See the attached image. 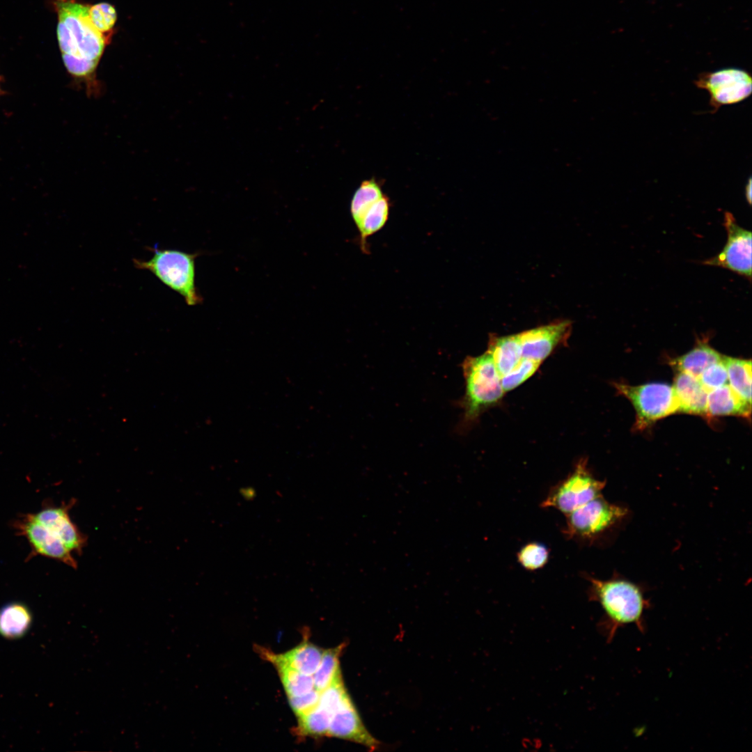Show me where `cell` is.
<instances>
[{"label": "cell", "mask_w": 752, "mask_h": 752, "mask_svg": "<svg viewBox=\"0 0 752 752\" xmlns=\"http://www.w3.org/2000/svg\"><path fill=\"white\" fill-rule=\"evenodd\" d=\"M58 15L57 38L67 72L86 95L97 97L102 91L97 70L109 43L93 25L90 4L78 0H54Z\"/></svg>", "instance_id": "obj_1"}, {"label": "cell", "mask_w": 752, "mask_h": 752, "mask_svg": "<svg viewBox=\"0 0 752 752\" xmlns=\"http://www.w3.org/2000/svg\"><path fill=\"white\" fill-rule=\"evenodd\" d=\"M75 501L61 506L45 504L40 510L21 515L12 522L17 535L24 536L31 547L29 558L41 556L61 561L76 569L72 554H81L87 542L70 517Z\"/></svg>", "instance_id": "obj_2"}, {"label": "cell", "mask_w": 752, "mask_h": 752, "mask_svg": "<svg viewBox=\"0 0 752 752\" xmlns=\"http://www.w3.org/2000/svg\"><path fill=\"white\" fill-rule=\"evenodd\" d=\"M588 579L590 600L600 603L604 611L599 625L607 642L627 625H634L641 632H645L644 613L650 604L638 586L624 579Z\"/></svg>", "instance_id": "obj_3"}, {"label": "cell", "mask_w": 752, "mask_h": 752, "mask_svg": "<svg viewBox=\"0 0 752 752\" xmlns=\"http://www.w3.org/2000/svg\"><path fill=\"white\" fill-rule=\"evenodd\" d=\"M462 370L465 379V393L461 401L464 409L462 425H468L486 407L497 402L505 392L501 377L487 351L477 357H467Z\"/></svg>", "instance_id": "obj_4"}, {"label": "cell", "mask_w": 752, "mask_h": 752, "mask_svg": "<svg viewBox=\"0 0 752 752\" xmlns=\"http://www.w3.org/2000/svg\"><path fill=\"white\" fill-rule=\"evenodd\" d=\"M148 260L134 259V266L153 274L160 281L180 294L189 306L202 301L195 284V259L196 253L175 249L153 250Z\"/></svg>", "instance_id": "obj_5"}, {"label": "cell", "mask_w": 752, "mask_h": 752, "mask_svg": "<svg viewBox=\"0 0 752 752\" xmlns=\"http://www.w3.org/2000/svg\"><path fill=\"white\" fill-rule=\"evenodd\" d=\"M618 393L627 398L636 412V430H643L655 421L679 411L673 386L652 382L639 386L616 383Z\"/></svg>", "instance_id": "obj_6"}, {"label": "cell", "mask_w": 752, "mask_h": 752, "mask_svg": "<svg viewBox=\"0 0 752 752\" xmlns=\"http://www.w3.org/2000/svg\"><path fill=\"white\" fill-rule=\"evenodd\" d=\"M605 483L595 479L580 461L565 479L554 487L541 506L554 508L567 515L601 495Z\"/></svg>", "instance_id": "obj_7"}, {"label": "cell", "mask_w": 752, "mask_h": 752, "mask_svg": "<svg viewBox=\"0 0 752 752\" xmlns=\"http://www.w3.org/2000/svg\"><path fill=\"white\" fill-rule=\"evenodd\" d=\"M624 508L601 495L567 514L564 533L569 538L590 539L609 529L626 515Z\"/></svg>", "instance_id": "obj_8"}, {"label": "cell", "mask_w": 752, "mask_h": 752, "mask_svg": "<svg viewBox=\"0 0 752 752\" xmlns=\"http://www.w3.org/2000/svg\"><path fill=\"white\" fill-rule=\"evenodd\" d=\"M695 84L708 92L714 112L723 105L743 101L752 92L751 77L747 72L738 68H725L704 73L695 81Z\"/></svg>", "instance_id": "obj_9"}, {"label": "cell", "mask_w": 752, "mask_h": 752, "mask_svg": "<svg viewBox=\"0 0 752 752\" xmlns=\"http://www.w3.org/2000/svg\"><path fill=\"white\" fill-rule=\"evenodd\" d=\"M723 226L727 232V241L721 251L716 256L703 262V264L728 269L748 280L751 279L752 234L736 221L734 216L725 212Z\"/></svg>", "instance_id": "obj_10"}, {"label": "cell", "mask_w": 752, "mask_h": 752, "mask_svg": "<svg viewBox=\"0 0 752 752\" xmlns=\"http://www.w3.org/2000/svg\"><path fill=\"white\" fill-rule=\"evenodd\" d=\"M571 331L569 320H558L519 333L522 357L542 363L567 340Z\"/></svg>", "instance_id": "obj_11"}, {"label": "cell", "mask_w": 752, "mask_h": 752, "mask_svg": "<svg viewBox=\"0 0 752 752\" xmlns=\"http://www.w3.org/2000/svg\"><path fill=\"white\" fill-rule=\"evenodd\" d=\"M327 736L354 742L370 750L379 746L378 740L364 726L348 694L332 715Z\"/></svg>", "instance_id": "obj_12"}, {"label": "cell", "mask_w": 752, "mask_h": 752, "mask_svg": "<svg viewBox=\"0 0 752 752\" xmlns=\"http://www.w3.org/2000/svg\"><path fill=\"white\" fill-rule=\"evenodd\" d=\"M673 387L678 401V412L707 416L708 391L698 377L686 373L677 372Z\"/></svg>", "instance_id": "obj_13"}, {"label": "cell", "mask_w": 752, "mask_h": 752, "mask_svg": "<svg viewBox=\"0 0 752 752\" xmlns=\"http://www.w3.org/2000/svg\"><path fill=\"white\" fill-rule=\"evenodd\" d=\"M487 352L501 377L509 373L523 357L518 334L501 336L491 335Z\"/></svg>", "instance_id": "obj_14"}, {"label": "cell", "mask_w": 752, "mask_h": 752, "mask_svg": "<svg viewBox=\"0 0 752 752\" xmlns=\"http://www.w3.org/2000/svg\"><path fill=\"white\" fill-rule=\"evenodd\" d=\"M751 405L742 400L728 384L707 393V417L735 415L750 418Z\"/></svg>", "instance_id": "obj_15"}, {"label": "cell", "mask_w": 752, "mask_h": 752, "mask_svg": "<svg viewBox=\"0 0 752 752\" xmlns=\"http://www.w3.org/2000/svg\"><path fill=\"white\" fill-rule=\"evenodd\" d=\"M33 622L30 609L22 602H11L0 608V635L8 639L22 638Z\"/></svg>", "instance_id": "obj_16"}, {"label": "cell", "mask_w": 752, "mask_h": 752, "mask_svg": "<svg viewBox=\"0 0 752 752\" xmlns=\"http://www.w3.org/2000/svg\"><path fill=\"white\" fill-rule=\"evenodd\" d=\"M722 359L723 355L712 347L707 340H698L692 350L671 360V364L677 372L698 378L707 367Z\"/></svg>", "instance_id": "obj_17"}, {"label": "cell", "mask_w": 752, "mask_h": 752, "mask_svg": "<svg viewBox=\"0 0 752 752\" xmlns=\"http://www.w3.org/2000/svg\"><path fill=\"white\" fill-rule=\"evenodd\" d=\"M323 652L324 650L305 639L285 653L273 655L301 673L313 676L320 663Z\"/></svg>", "instance_id": "obj_18"}, {"label": "cell", "mask_w": 752, "mask_h": 752, "mask_svg": "<svg viewBox=\"0 0 752 752\" xmlns=\"http://www.w3.org/2000/svg\"><path fill=\"white\" fill-rule=\"evenodd\" d=\"M259 652L263 658L275 666L288 697L301 696L314 689L313 676L301 673L276 658L273 652L266 649L260 648Z\"/></svg>", "instance_id": "obj_19"}, {"label": "cell", "mask_w": 752, "mask_h": 752, "mask_svg": "<svg viewBox=\"0 0 752 752\" xmlns=\"http://www.w3.org/2000/svg\"><path fill=\"white\" fill-rule=\"evenodd\" d=\"M730 386L746 402L751 405V361L723 356Z\"/></svg>", "instance_id": "obj_20"}, {"label": "cell", "mask_w": 752, "mask_h": 752, "mask_svg": "<svg viewBox=\"0 0 752 752\" xmlns=\"http://www.w3.org/2000/svg\"><path fill=\"white\" fill-rule=\"evenodd\" d=\"M390 202L384 194L366 212L357 227L360 233L362 250L366 251V240L380 230L386 224L389 215Z\"/></svg>", "instance_id": "obj_21"}, {"label": "cell", "mask_w": 752, "mask_h": 752, "mask_svg": "<svg viewBox=\"0 0 752 752\" xmlns=\"http://www.w3.org/2000/svg\"><path fill=\"white\" fill-rule=\"evenodd\" d=\"M384 195L375 179L363 181L354 191L350 204L352 219L357 227L368 210Z\"/></svg>", "instance_id": "obj_22"}, {"label": "cell", "mask_w": 752, "mask_h": 752, "mask_svg": "<svg viewBox=\"0 0 752 752\" xmlns=\"http://www.w3.org/2000/svg\"><path fill=\"white\" fill-rule=\"evenodd\" d=\"M345 647V644L342 643L324 650L320 663L313 675L314 688L320 692L327 688L340 673V656Z\"/></svg>", "instance_id": "obj_23"}, {"label": "cell", "mask_w": 752, "mask_h": 752, "mask_svg": "<svg viewBox=\"0 0 752 752\" xmlns=\"http://www.w3.org/2000/svg\"><path fill=\"white\" fill-rule=\"evenodd\" d=\"M332 714L318 703L308 712L298 716L297 731L303 736H327Z\"/></svg>", "instance_id": "obj_24"}, {"label": "cell", "mask_w": 752, "mask_h": 752, "mask_svg": "<svg viewBox=\"0 0 752 752\" xmlns=\"http://www.w3.org/2000/svg\"><path fill=\"white\" fill-rule=\"evenodd\" d=\"M89 17L95 28L110 43L118 18L115 7L107 2L90 5Z\"/></svg>", "instance_id": "obj_25"}, {"label": "cell", "mask_w": 752, "mask_h": 752, "mask_svg": "<svg viewBox=\"0 0 752 752\" xmlns=\"http://www.w3.org/2000/svg\"><path fill=\"white\" fill-rule=\"evenodd\" d=\"M540 363L522 357L509 373L501 377V385L504 392L515 389L527 380L536 372Z\"/></svg>", "instance_id": "obj_26"}, {"label": "cell", "mask_w": 752, "mask_h": 752, "mask_svg": "<svg viewBox=\"0 0 752 752\" xmlns=\"http://www.w3.org/2000/svg\"><path fill=\"white\" fill-rule=\"evenodd\" d=\"M549 558L547 547L538 542L524 545L517 554L518 562L528 570H535L545 565Z\"/></svg>", "instance_id": "obj_27"}, {"label": "cell", "mask_w": 752, "mask_h": 752, "mask_svg": "<svg viewBox=\"0 0 752 752\" xmlns=\"http://www.w3.org/2000/svg\"><path fill=\"white\" fill-rule=\"evenodd\" d=\"M347 694L340 672L327 688L320 691L318 704L333 715Z\"/></svg>", "instance_id": "obj_28"}, {"label": "cell", "mask_w": 752, "mask_h": 752, "mask_svg": "<svg viewBox=\"0 0 752 752\" xmlns=\"http://www.w3.org/2000/svg\"><path fill=\"white\" fill-rule=\"evenodd\" d=\"M698 379L707 391L728 384V373L723 359L707 367Z\"/></svg>", "instance_id": "obj_29"}, {"label": "cell", "mask_w": 752, "mask_h": 752, "mask_svg": "<svg viewBox=\"0 0 752 752\" xmlns=\"http://www.w3.org/2000/svg\"><path fill=\"white\" fill-rule=\"evenodd\" d=\"M320 694V692L314 688L301 696L288 697L290 706L297 717L315 707L318 703Z\"/></svg>", "instance_id": "obj_30"}, {"label": "cell", "mask_w": 752, "mask_h": 752, "mask_svg": "<svg viewBox=\"0 0 752 752\" xmlns=\"http://www.w3.org/2000/svg\"><path fill=\"white\" fill-rule=\"evenodd\" d=\"M746 201L751 205V180H749L748 185L746 186Z\"/></svg>", "instance_id": "obj_31"}, {"label": "cell", "mask_w": 752, "mask_h": 752, "mask_svg": "<svg viewBox=\"0 0 752 752\" xmlns=\"http://www.w3.org/2000/svg\"><path fill=\"white\" fill-rule=\"evenodd\" d=\"M0 94H1V86H0Z\"/></svg>", "instance_id": "obj_32"}]
</instances>
